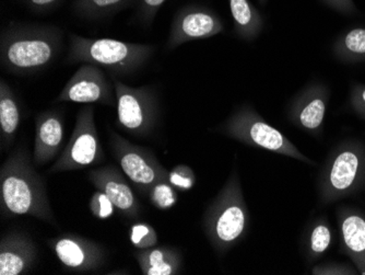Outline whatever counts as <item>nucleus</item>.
I'll return each mask as SVG.
<instances>
[{"mask_svg":"<svg viewBox=\"0 0 365 275\" xmlns=\"http://www.w3.org/2000/svg\"><path fill=\"white\" fill-rule=\"evenodd\" d=\"M94 112L92 106L78 112L71 139L49 172L73 171L103 161V147L98 139Z\"/></svg>","mask_w":365,"mask_h":275,"instance_id":"nucleus-7","label":"nucleus"},{"mask_svg":"<svg viewBox=\"0 0 365 275\" xmlns=\"http://www.w3.org/2000/svg\"><path fill=\"white\" fill-rule=\"evenodd\" d=\"M110 144L123 172L143 194H149L155 184L169 181V174L150 149L129 143L110 131Z\"/></svg>","mask_w":365,"mask_h":275,"instance_id":"nucleus-8","label":"nucleus"},{"mask_svg":"<svg viewBox=\"0 0 365 275\" xmlns=\"http://www.w3.org/2000/svg\"><path fill=\"white\" fill-rule=\"evenodd\" d=\"M38 249L30 236L10 231L0 240V275L26 274L36 262Z\"/></svg>","mask_w":365,"mask_h":275,"instance_id":"nucleus-15","label":"nucleus"},{"mask_svg":"<svg viewBox=\"0 0 365 275\" xmlns=\"http://www.w3.org/2000/svg\"><path fill=\"white\" fill-rule=\"evenodd\" d=\"M222 20L210 8L199 5H187L176 12L167 46L174 50L190 41L212 38L222 32Z\"/></svg>","mask_w":365,"mask_h":275,"instance_id":"nucleus-11","label":"nucleus"},{"mask_svg":"<svg viewBox=\"0 0 365 275\" xmlns=\"http://www.w3.org/2000/svg\"><path fill=\"white\" fill-rule=\"evenodd\" d=\"M145 275H175L182 266V256L174 248L153 247L135 254Z\"/></svg>","mask_w":365,"mask_h":275,"instance_id":"nucleus-18","label":"nucleus"},{"mask_svg":"<svg viewBox=\"0 0 365 275\" xmlns=\"http://www.w3.org/2000/svg\"><path fill=\"white\" fill-rule=\"evenodd\" d=\"M149 198L151 203L158 209H169L178 202V193L169 181L161 182L151 189Z\"/></svg>","mask_w":365,"mask_h":275,"instance_id":"nucleus-25","label":"nucleus"},{"mask_svg":"<svg viewBox=\"0 0 365 275\" xmlns=\"http://www.w3.org/2000/svg\"><path fill=\"white\" fill-rule=\"evenodd\" d=\"M63 134L65 127L61 113L48 110L38 114L33 149V161L36 166L46 165L56 157L63 144Z\"/></svg>","mask_w":365,"mask_h":275,"instance_id":"nucleus-16","label":"nucleus"},{"mask_svg":"<svg viewBox=\"0 0 365 275\" xmlns=\"http://www.w3.org/2000/svg\"><path fill=\"white\" fill-rule=\"evenodd\" d=\"M352 104L356 110L365 114V87H356L354 90Z\"/></svg>","mask_w":365,"mask_h":275,"instance_id":"nucleus-32","label":"nucleus"},{"mask_svg":"<svg viewBox=\"0 0 365 275\" xmlns=\"http://www.w3.org/2000/svg\"><path fill=\"white\" fill-rule=\"evenodd\" d=\"M56 101L116 106L114 84L108 79L101 67L82 64L67 81Z\"/></svg>","mask_w":365,"mask_h":275,"instance_id":"nucleus-9","label":"nucleus"},{"mask_svg":"<svg viewBox=\"0 0 365 275\" xmlns=\"http://www.w3.org/2000/svg\"><path fill=\"white\" fill-rule=\"evenodd\" d=\"M313 274H352L349 269L336 266H317L313 269Z\"/></svg>","mask_w":365,"mask_h":275,"instance_id":"nucleus-31","label":"nucleus"},{"mask_svg":"<svg viewBox=\"0 0 365 275\" xmlns=\"http://www.w3.org/2000/svg\"><path fill=\"white\" fill-rule=\"evenodd\" d=\"M0 207L4 217H36L56 224L42 176L26 149H16L0 169Z\"/></svg>","mask_w":365,"mask_h":275,"instance_id":"nucleus-2","label":"nucleus"},{"mask_svg":"<svg viewBox=\"0 0 365 275\" xmlns=\"http://www.w3.org/2000/svg\"><path fill=\"white\" fill-rule=\"evenodd\" d=\"M340 231L344 250L356 262L361 274H365V217L360 213L342 212Z\"/></svg>","mask_w":365,"mask_h":275,"instance_id":"nucleus-17","label":"nucleus"},{"mask_svg":"<svg viewBox=\"0 0 365 275\" xmlns=\"http://www.w3.org/2000/svg\"><path fill=\"white\" fill-rule=\"evenodd\" d=\"M229 5L235 34L245 41L255 40L264 26L260 12L250 0H229Z\"/></svg>","mask_w":365,"mask_h":275,"instance_id":"nucleus-20","label":"nucleus"},{"mask_svg":"<svg viewBox=\"0 0 365 275\" xmlns=\"http://www.w3.org/2000/svg\"><path fill=\"white\" fill-rule=\"evenodd\" d=\"M48 245L63 266L75 272L98 270L106 261V249L81 236L66 234L51 240Z\"/></svg>","mask_w":365,"mask_h":275,"instance_id":"nucleus-12","label":"nucleus"},{"mask_svg":"<svg viewBox=\"0 0 365 275\" xmlns=\"http://www.w3.org/2000/svg\"><path fill=\"white\" fill-rule=\"evenodd\" d=\"M63 38L58 26L11 22L1 32V66L20 76L42 71L58 56Z\"/></svg>","mask_w":365,"mask_h":275,"instance_id":"nucleus-1","label":"nucleus"},{"mask_svg":"<svg viewBox=\"0 0 365 275\" xmlns=\"http://www.w3.org/2000/svg\"><path fill=\"white\" fill-rule=\"evenodd\" d=\"M327 101L328 92L324 86L319 84L309 86L290 104L289 120L299 129L317 134L323 125Z\"/></svg>","mask_w":365,"mask_h":275,"instance_id":"nucleus-13","label":"nucleus"},{"mask_svg":"<svg viewBox=\"0 0 365 275\" xmlns=\"http://www.w3.org/2000/svg\"><path fill=\"white\" fill-rule=\"evenodd\" d=\"M21 123V106L14 90L6 83L0 81V132L3 147L10 146L16 139Z\"/></svg>","mask_w":365,"mask_h":275,"instance_id":"nucleus-19","label":"nucleus"},{"mask_svg":"<svg viewBox=\"0 0 365 275\" xmlns=\"http://www.w3.org/2000/svg\"><path fill=\"white\" fill-rule=\"evenodd\" d=\"M89 207L92 215L98 219H110L114 215L116 209L106 193L98 190L91 196Z\"/></svg>","mask_w":365,"mask_h":275,"instance_id":"nucleus-26","label":"nucleus"},{"mask_svg":"<svg viewBox=\"0 0 365 275\" xmlns=\"http://www.w3.org/2000/svg\"><path fill=\"white\" fill-rule=\"evenodd\" d=\"M129 240L139 250L149 249L158 245L157 231L149 224L137 223L131 226Z\"/></svg>","mask_w":365,"mask_h":275,"instance_id":"nucleus-24","label":"nucleus"},{"mask_svg":"<svg viewBox=\"0 0 365 275\" xmlns=\"http://www.w3.org/2000/svg\"><path fill=\"white\" fill-rule=\"evenodd\" d=\"M221 132L235 141L288 156L303 163L313 164L284 136L280 131L266 122L251 106L237 109L220 127Z\"/></svg>","mask_w":365,"mask_h":275,"instance_id":"nucleus-5","label":"nucleus"},{"mask_svg":"<svg viewBox=\"0 0 365 275\" xmlns=\"http://www.w3.org/2000/svg\"><path fill=\"white\" fill-rule=\"evenodd\" d=\"M137 4L138 0H73V9L82 19L101 20Z\"/></svg>","mask_w":365,"mask_h":275,"instance_id":"nucleus-21","label":"nucleus"},{"mask_svg":"<svg viewBox=\"0 0 365 275\" xmlns=\"http://www.w3.org/2000/svg\"><path fill=\"white\" fill-rule=\"evenodd\" d=\"M169 182L178 190L188 191L195 186L196 176L192 168L184 165L176 166L169 174Z\"/></svg>","mask_w":365,"mask_h":275,"instance_id":"nucleus-27","label":"nucleus"},{"mask_svg":"<svg viewBox=\"0 0 365 275\" xmlns=\"http://www.w3.org/2000/svg\"><path fill=\"white\" fill-rule=\"evenodd\" d=\"M89 179L96 190L102 191L115 207L128 219H137L140 212L138 199L127 184L120 170L115 166L92 169Z\"/></svg>","mask_w":365,"mask_h":275,"instance_id":"nucleus-14","label":"nucleus"},{"mask_svg":"<svg viewBox=\"0 0 365 275\" xmlns=\"http://www.w3.org/2000/svg\"><path fill=\"white\" fill-rule=\"evenodd\" d=\"M22 3L36 14H47L56 9L63 0H22Z\"/></svg>","mask_w":365,"mask_h":275,"instance_id":"nucleus-29","label":"nucleus"},{"mask_svg":"<svg viewBox=\"0 0 365 275\" xmlns=\"http://www.w3.org/2000/svg\"><path fill=\"white\" fill-rule=\"evenodd\" d=\"M338 54L348 57L364 56L365 29L356 28L350 31L337 44Z\"/></svg>","mask_w":365,"mask_h":275,"instance_id":"nucleus-23","label":"nucleus"},{"mask_svg":"<svg viewBox=\"0 0 365 275\" xmlns=\"http://www.w3.org/2000/svg\"><path fill=\"white\" fill-rule=\"evenodd\" d=\"M155 51V47L151 44L123 42L114 39H88L71 34L66 61L92 64L106 69L112 77H124L140 71Z\"/></svg>","mask_w":365,"mask_h":275,"instance_id":"nucleus-3","label":"nucleus"},{"mask_svg":"<svg viewBox=\"0 0 365 275\" xmlns=\"http://www.w3.org/2000/svg\"><path fill=\"white\" fill-rule=\"evenodd\" d=\"M116 94L118 125L134 136L153 133L159 119V102L153 88L130 87L112 77Z\"/></svg>","mask_w":365,"mask_h":275,"instance_id":"nucleus-6","label":"nucleus"},{"mask_svg":"<svg viewBox=\"0 0 365 275\" xmlns=\"http://www.w3.org/2000/svg\"><path fill=\"white\" fill-rule=\"evenodd\" d=\"M331 231L324 221H319L312 227L307 237V254L309 259H317L329 248Z\"/></svg>","mask_w":365,"mask_h":275,"instance_id":"nucleus-22","label":"nucleus"},{"mask_svg":"<svg viewBox=\"0 0 365 275\" xmlns=\"http://www.w3.org/2000/svg\"><path fill=\"white\" fill-rule=\"evenodd\" d=\"M365 171V156L359 147L340 149L323 176L321 196L327 203L346 196L358 184Z\"/></svg>","mask_w":365,"mask_h":275,"instance_id":"nucleus-10","label":"nucleus"},{"mask_svg":"<svg viewBox=\"0 0 365 275\" xmlns=\"http://www.w3.org/2000/svg\"><path fill=\"white\" fill-rule=\"evenodd\" d=\"M248 221L247 206L235 169L205 213V231L213 248L222 254L243 237Z\"/></svg>","mask_w":365,"mask_h":275,"instance_id":"nucleus-4","label":"nucleus"},{"mask_svg":"<svg viewBox=\"0 0 365 275\" xmlns=\"http://www.w3.org/2000/svg\"><path fill=\"white\" fill-rule=\"evenodd\" d=\"M262 5H266V3H267L268 0H258Z\"/></svg>","mask_w":365,"mask_h":275,"instance_id":"nucleus-33","label":"nucleus"},{"mask_svg":"<svg viewBox=\"0 0 365 275\" xmlns=\"http://www.w3.org/2000/svg\"><path fill=\"white\" fill-rule=\"evenodd\" d=\"M167 0H138L136 19L145 26H150L155 21V16Z\"/></svg>","mask_w":365,"mask_h":275,"instance_id":"nucleus-28","label":"nucleus"},{"mask_svg":"<svg viewBox=\"0 0 365 275\" xmlns=\"http://www.w3.org/2000/svg\"><path fill=\"white\" fill-rule=\"evenodd\" d=\"M324 3L327 4L329 7L338 10V11L344 12V14H352L356 11L354 4L352 0H323Z\"/></svg>","mask_w":365,"mask_h":275,"instance_id":"nucleus-30","label":"nucleus"}]
</instances>
